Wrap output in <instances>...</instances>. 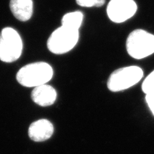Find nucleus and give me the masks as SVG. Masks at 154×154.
<instances>
[{"mask_svg": "<svg viewBox=\"0 0 154 154\" xmlns=\"http://www.w3.org/2000/svg\"><path fill=\"white\" fill-rule=\"evenodd\" d=\"M76 2L83 7H100L105 4V0H76Z\"/></svg>", "mask_w": 154, "mask_h": 154, "instance_id": "nucleus-12", "label": "nucleus"}, {"mask_svg": "<svg viewBox=\"0 0 154 154\" xmlns=\"http://www.w3.org/2000/svg\"><path fill=\"white\" fill-rule=\"evenodd\" d=\"M54 75L52 67L44 62L29 64L19 69L16 79L21 85L26 88H36L50 81Z\"/></svg>", "mask_w": 154, "mask_h": 154, "instance_id": "nucleus-1", "label": "nucleus"}, {"mask_svg": "<svg viewBox=\"0 0 154 154\" xmlns=\"http://www.w3.org/2000/svg\"><path fill=\"white\" fill-rule=\"evenodd\" d=\"M143 70L136 66H127L114 71L109 76L107 88L111 92H120L137 84L143 76Z\"/></svg>", "mask_w": 154, "mask_h": 154, "instance_id": "nucleus-3", "label": "nucleus"}, {"mask_svg": "<svg viewBox=\"0 0 154 154\" xmlns=\"http://www.w3.org/2000/svg\"><path fill=\"white\" fill-rule=\"evenodd\" d=\"M11 11L18 20L26 21L30 19L33 14L32 0H11Z\"/></svg>", "mask_w": 154, "mask_h": 154, "instance_id": "nucleus-9", "label": "nucleus"}, {"mask_svg": "<svg viewBox=\"0 0 154 154\" xmlns=\"http://www.w3.org/2000/svg\"><path fill=\"white\" fill-rule=\"evenodd\" d=\"M31 97L36 104L41 107H48L55 102L57 93L52 86L44 84L34 88Z\"/></svg>", "mask_w": 154, "mask_h": 154, "instance_id": "nucleus-8", "label": "nucleus"}, {"mask_svg": "<svg viewBox=\"0 0 154 154\" xmlns=\"http://www.w3.org/2000/svg\"><path fill=\"white\" fill-rule=\"evenodd\" d=\"M79 39V30L61 26L51 33L48 40L47 46L53 54L62 55L73 50Z\"/></svg>", "mask_w": 154, "mask_h": 154, "instance_id": "nucleus-4", "label": "nucleus"}, {"mask_svg": "<svg viewBox=\"0 0 154 154\" xmlns=\"http://www.w3.org/2000/svg\"><path fill=\"white\" fill-rule=\"evenodd\" d=\"M54 132V125L46 119H41L33 122L28 128L29 137L35 142L48 140L52 136Z\"/></svg>", "mask_w": 154, "mask_h": 154, "instance_id": "nucleus-7", "label": "nucleus"}, {"mask_svg": "<svg viewBox=\"0 0 154 154\" xmlns=\"http://www.w3.org/2000/svg\"><path fill=\"white\" fill-rule=\"evenodd\" d=\"M84 14L80 11H75L66 14L61 21V26L71 29L79 30L83 23Z\"/></svg>", "mask_w": 154, "mask_h": 154, "instance_id": "nucleus-10", "label": "nucleus"}, {"mask_svg": "<svg viewBox=\"0 0 154 154\" xmlns=\"http://www.w3.org/2000/svg\"><path fill=\"white\" fill-rule=\"evenodd\" d=\"M141 89L143 93L146 94H154V70L144 80Z\"/></svg>", "mask_w": 154, "mask_h": 154, "instance_id": "nucleus-11", "label": "nucleus"}, {"mask_svg": "<svg viewBox=\"0 0 154 154\" xmlns=\"http://www.w3.org/2000/svg\"><path fill=\"white\" fill-rule=\"evenodd\" d=\"M126 48L135 59H143L154 54V35L142 29L132 31L128 36Z\"/></svg>", "mask_w": 154, "mask_h": 154, "instance_id": "nucleus-2", "label": "nucleus"}, {"mask_svg": "<svg viewBox=\"0 0 154 154\" xmlns=\"http://www.w3.org/2000/svg\"><path fill=\"white\" fill-rule=\"evenodd\" d=\"M145 100L149 109L151 110L152 114L154 116V94H146Z\"/></svg>", "mask_w": 154, "mask_h": 154, "instance_id": "nucleus-13", "label": "nucleus"}, {"mask_svg": "<svg viewBox=\"0 0 154 154\" xmlns=\"http://www.w3.org/2000/svg\"><path fill=\"white\" fill-rule=\"evenodd\" d=\"M23 42L18 32L12 28H3L0 33V60L5 62L17 60L22 54Z\"/></svg>", "mask_w": 154, "mask_h": 154, "instance_id": "nucleus-5", "label": "nucleus"}, {"mask_svg": "<svg viewBox=\"0 0 154 154\" xmlns=\"http://www.w3.org/2000/svg\"><path fill=\"white\" fill-rule=\"evenodd\" d=\"M137 6L134 0H110L107 7L109 18L116 23H122L133 17Z\"/></svg>", "mask_w": 154, "mask_h": 154, "instance_id": "nucleus-6", "label": "nucleus"}]
</instances>
